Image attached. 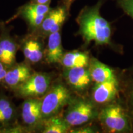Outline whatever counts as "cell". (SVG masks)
<instances>
[{
    "instance_id": "obj_15",
    "label": "cell",
    "mask_w": 133,
    "mask_h": 133,
    "mask_svg": "<svg viewBox=\"0 0 133 133\" xmlns=\"http://www.w3.org/2000/svg\"><path fill=\"white\" fill-rule=\"evenodd\" d=\"M41 125L44 133H65L71 129L64 118L57 115L43 119Z\"/></svg>"
},
{
    "instance_id": "obj_11",
    "label": "cell",
    "mask_w": 133,
    "mask_h": 133,
    "mask_svg": "<svg viewBox=\"0 0 133 133\" xmlns=\"http://www.w3.org/2000/svg\"><path fill=\"white\" fill-rule=\"evenodd\" d=\"M47 48L46 50V60L49 64L61 62L64 55L60 31L48 35Z\"/></svg>"
},
{
    "instance_id": "obj_3",
    "label": "cell",
    "mask_w": 133,
    "mask_h": 133,
    "mask_svg": "<svg viewBox=\"0 0 133 133\" xmlns=\"http://www.w3.org/2000/svg\"><path fill=\"white\" fill-rule=\"evenodd\" d=\"M100 123L109 132H128L132 129L128 113L122 106L112 104L103 108L98 114Z\"/></svg>"
},
{
    "instance_id": "obj_9",
    "label": "cell",
    "mask_w": 133,
    "mask_h": 133,
    "mask_svg": "<svg viewBox=\"0 0 133 133\" xmlns=\"http://www.w3.org/2000/svg\"><path fill=\"white\" fill-rule=\"evenodd\" d=\"M41 98H27L22 105L21 116L26 126L35 128L43 121L41 110Z\"/></svg>"
},
{
    "instance_id": "obj_2",
    "label": "cell",
    "mask_w": 133,
    "mask_h": 133,
    "mask_svg": "<svg viewBox=\"0 0 133 133\" xmlns=\"http://www.w3.org/2000/svg\"><path fill=\"white\" fill-rule=\"evenodd\" d=\"M71 99L70 91L64 83L57 82L51 84L48 92L41 98V110L43 120L57 115Z\"/></svg>"
},
{
    "instance_id": "obj_4",
    "label": "cell",
    "mask_w": 133,
    "mask_h": 133,
    "mask_svg": "<svg viewBox=\"0 0 133 133\" xmlns=\"http://www.w3.org/2000/svg\"><path fill=\"white\" fill-rule=\"evenodd\" d=\"M67 105L63 118L70 128L84 125L98 116L94 103L88 99L72 98Z\"/></svg>"
},
{
    "instance_id": "obj_20",
    "label": "cell",
    "mask_w": 133,
    "mask_h": 133,
    "mask_svg": "<svg viewBox=\"0 0 133 133\" xmlns=\"http://www.w3.org/2000/svg\"><path fill=\"white\" fill-rule=\"evenodd\" d=\"M119 8L133 19V0H116Z\"/></svg>"
},
{
    "instance_id": "obj_17",
    "label": "cell",
    "mask_w": 133,
    "mask_h": 133,
    "mask_svg": "<svg viewBox=\"0 0 133 133\" xmlns=\"http://www.w3.org/2000/svg\"><path fill=\"white\" fill-rule=\"evenodd\" d=\"M0 48L8 55L14 63L16 59L17 46L16 43L9 38H4L0 40Z\"/></svg>"
},
{
    "instance_id": "obj_1",
    "label": "cell",
    "mask_w": 133,
    "mask_h": 133,
    "mask_svg": "<svg viewBox=\"0 0 133 133\" xmlns=\"http://www.w3.org/2000/svg\"><path fill=\"white\" fill-rule=\"evenodd\" d=\"M102 2L100 0L94 6L83 8L76 18L79 34L87 43L94 41L96 45H107L111 43V25L100 12Z\"/></svg>"
},
{
    "instance_id": "obj_8",
    "label": "cell",
    "mask_w": 133,
    "mask_h": 133,
    "mask_svg": "<svg viewBox=\"0 0 133 133\" xmlns=\"http://www.w3.org/2000/svg\"><path fill=\"white\" fill-rule=\"evenodd\" d=\"M51 9L49 4L30 2L20 9L19 15L27 22L31 29L38 30Z\"/></svg>"
},
{
    "instance_id": "obj_18",
    "label": "cell",
    "mask_w": 133,
    "mask_h": 133,
    "mask_svg": "<svg viewBox=\"0 0 133 133\" xmlns=\"http://www.w3.org/2000/svg\"><path fill=\"white\" fill-rule=\"evenodd\" d=\"M31 46L30 57L28 61L30 62L37 63L42 59L43 57V51L42 46L39 41L36 39H31Z\"/></svg>"
},
{
    "instance_id": "obj_12",
    "label": "cell",
    "mask_w": 133,
    "mask_h": 133,
    "mask_svg": "<svg viewBox=\"0 0 133 133\" xmlns=\"http://www.w3.org/2000/svg\"><path fill=\"white\" fill-rule=\"evenodd\" d=\"M31 68L25 64H19L7 70L3 81L8 86L16 88L32 75Z\"/></svg>"
},
{
    "instance_id": "obj_13",
    "label": "cell",
    "mask_w": 133,
    "mask_h": 133,
    "mask_svg": "<svg viewBox=\"0 0 133 133\" xmlns=\"http://www.w3.org/2000/svg\"><path fill=\"white\" fill-rule=\"evenodd\" d=\"M88 69L92 81L96 83H102L116 78L114 70L110 66L95 58L89 60Z\"/></svg>"
},
{
    "instance_id": "obj_6",
    "label": "cell",
    "mask_w": 133,
    "mask_h": 133,
    "mask_svg": "<svg viewBox=\"0 0 133 133\" xmlns=\"http://www.w3.org/2000/svg\"><path fill=\"white\" fill-rule=\"evenodd\" d=\"M69 12V9L63 4L54 9L51 8L38 29L39 33L43 35L48 36L51 33L61 30L67 18Z\"/></svg>"
},
{
    "instance_id": "obj_26",
    "label": "cell",
    "mask_w": 133,
    "mask_h": 133,
    "mask_svg": "<svg viewBox=\"0 0 133 133\" xmlns=\"http://www.w3.org/2000/svg\"><path fill=\"white\" fill-rule=\"evenodd\" d=\"M5 65H6L4 64L1 62H0V71L4 70V69H6V68H5Z\"/></svg>"
},
{
    "instance_id": "obj_22",
    "label": "cell",
    "mask_w": 133,
    "mask_h": 133,
    "mask_svg": "<svg viewBox=\"0 0 133 133\" xmlns=\"http://www.w3.org/2000/svg\"><path fill=\"white\" fill-rule=\"evenodd\" d=\"M0 62H1L6 65H11L13 64V62L8 57L7 54L5 53L3 50L0 48Z\"/></svg>"
},
{
    "instance_id": "obj_14",
    "label": "cell",
    "mask_w": 133,
    "mask_h": 133,
    "mask_svg": "<svg viewBox=\"0 0 133 133\" xmlns=\"http://www.w3.org/2000/svg\"><path fill=\"white\" fill-rule=\"evenodd\" d=\"M61 63L65 69L74 67H86L89 65V57L85 52L70 51L63 55Z\"/></svg>"
},
{
    "instance_id": "obj_7",
    "label": "cell",
    "mask_w": 133,
    "mask_h": 133,
    "mask_svg": "<svg viewBox=\"0 0 133 133\" xmlns=\"http://www.w3.org/2000/svg\"><path fill=\"white\" fill-rule=\"evenodd\" d=\"M64 77L68 85L79 93L84 92L92 81L87 66L65 69Z\"/></svg>"
},
{
    "instance_id": "obj_23",
    "label": "cell",
    "mask_w": 133,
    "mask_h": 133,
    "mask_svg": "<svg viewBox=\"0 0 133 133\" xmlns=\"http://www.w3.org/2000/svg\"><path fill=\"white\" fill-rule=\"evenodd\" d=\"M75 0H61V1L62 2V4L64 5L67 9H70L71 5L72 4V3L74 2Z\"/></svg>"
},
{
    "instance_id": "obj_25",
    "label": "cell",
    "mask_w": 133,
    "mask_h": 133,
    "mask_svg": "<svg viewBox=\"0 0 133 133\" xmlns=\"http://www.w3.org/2000/svg\"><path fill=\"white\" fill-rule=\"evenodd\" d=\"M6 72H7V70L6 69H4V70L0 71V82H1V81L4 80Z\"/></svg>"
},
{
    "instance_id": "obj_5",
    "label": "cell",
    "mask_w": 133,
    "mask_h": 133,
    "mask_svg": "<svg viewBox=\"0 0 133 133\" xmlns=\"http://www.w3.org/2000/svg\"><path fill=\"white\" fill-rule=\"evenodd\" d=\"M52 84V75L46 73H33L25 81L15 88L16 94L21 97H43Z\"/></svg>"
},
{
    "instance_id": "obj_24",
    "label": "cell",
    "mask_w": 133,
    "mask_h": 133,
    "mask_svg": "<svg viewBox=\"0 0 133 133\" xmlns=\"http://www.w3.org/2000/svg\"><path fill=\"white\" fill-rule=\"evenodd\" d=\"M30 2L41 4H49L51 0H31Z\"/></svg>"
},
{
    "instance_id": "obj_16",
    "label": "cell",
    "mask_w": 133,
    "mask_h": 133,
    "mask_svg": "<svg viewBox=\"0 0 133 133\" xmlns=\"http://www.w3.org/2000/svg\"><path fill=\"white\" fill-rule=\"evenodd\" d=\"M14 105L5 96H0V126L11 124L16 117Z\"/></svg>"
},
{
    "instance_id": "obj_21",
    "label": "cell",
    "mask_w": 133,
    "mask_h": 133,
    "mask_svg": "<svg viewBox=\"0 0 133 133\" xmlns=\"http://www.w3.org/2000/svg\"><path fill=\"white\" fill-rule=\"evenodd\" d=\"M70 132L74 133H93L97 132V131L95 128L92 126H78L75 129H70Z\"/></svg>"
},
{
    "instance_id": "obj_10",
    "label": "cell",
    "mask_w": 133,
    "mask_h": 133,
    "mask_svg": "<svg viewBox=\"0 0 133 133\" xmlns=\"http://www.w3.org/2000/svg\"><path fill=\"white\" fill-rule=\"evenodd\" d=\"M119 84L116 78L96 83L92 91L93 102L105 104L110 102L118 92Z\"/></svg>"
},
{
    "instance_id": "obj_19",
    "label": "cell",
    "mask_w": 133,
    "mask_h": 133,
    "mask_svg": "<svg viewBox=\"0 0 133 133\" xmlns=\"http://www.w3.org/2000/svg\"><path fill=\"white\" fill-rule=\"evenodd\" d=\"M126 103H127L128 113L130 117L132 124L133 123V83L128 86L126 91Z\"/></svg>"
}]
</instances>
